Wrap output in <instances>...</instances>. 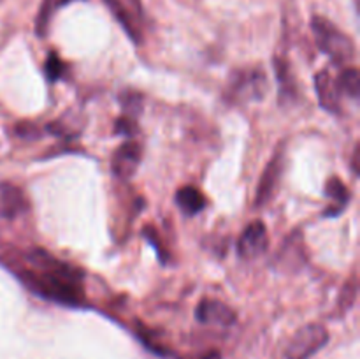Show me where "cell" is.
I'll use <instances>...</instances> for the list:
<instances>
[{
  "label": "cell",
  "mask_w": 360,
  "mask_h": 359,
  "mask_svg": "<svg viewBox=\"0 0 360 359\" xmlns=\"http://www.w3.org/2000/svg\"><path fill=\"white\" fill-rule=\"evenodd\" d=\"M28 263L32 270H23L21 280L35 294L62 305H79L83 299V271L79 267L56 260L44 250H34Z\"/></svg>",
  "instance_id": "6da1fadb"
},
{
  "label": "cell",
  "mask_w": 360,
  "mask_h": 359,
  "mask_svg": "<svg viewBox=\"0 0 360 359\" xmlns=\"http://www.w3.org/2000/svg\"><path fill=\"white\" fill-rule=\"evenodd\" d=\"M311 30L315 34L319 48L336 63L350 62L355 56V46L352 39L327 18L313 16Z\"/></svg>",
  "instance_id": "7a4b0ae2"
},
{
  "label": "cell",
  "mask_w": 360,
  "mask_h": 359,
  "mask_svg": "<svg viewBox=\"0 0 360 359\" xmlns=\"http://www.w3.org/2000/svg\"><path fill=\"white\" fill-rule=\"evenodd\" d=\"M327 344L329 331L322 324H308L294 334L285 352V359H311Z\"/></svg>",
  "instance_id": "3957f363"
},
{
  "label": "cell",
  "mask_w": 360,
  "mask_h": 359,
  "mask_svg": "<svg viewBox=\"0 0 360 359\" xmlns=\"http://www.w3.org/2000/svg\"><path fill=\"white\" fill-rule=\"evenodd\" d=\"M269 246L267 227L262 220H255L243 231L238 241V253L243 259H255Z\"/></svg>",
  "instance_id": "277c9868"
},
{
  "label": "cell",
  "mask_w": 360,
  "mask_h": 359,
  "mask_svg": "<svg viewBox=\"0 0 360 359\" xmlns=\"http://www.w3.org/2000/svg\"><path fill=\"white\" fill-rule=\"evenodd\" d=\"M141 146L134 141L122 144L118 150L115 151L111 160V169L115 172V176H118L120 180H130L136 175L137 168H139L141 162Z\"/></svg>",
  "instance_id": "5b68a950"
},
{
  "label": "cell",
  "mask_w": 360,
  "mask_h": 359,
  "mask_svg": "<svg viewBox=\"0 0 360 359\" xmlns=\"http://www.w3.org/2000/svg\"><path fill=\"white\" fill-rule=\"evenodd\" d=\"M195 319L202 324L229 327L236 322V313L218 299H202L195 310Z\"/></svg>",
  "instance_id": "8992f818"
},
{
  "label": "cell",
  "mask_w": 360,
  "mask_h": 359,
  "mask_svg": "<svg viewBox=\"0 0 360 359\" xmlns=\"http://www.w3.org/2000/svg\"><path fill=\"white\" fill-rule=\"evenodd\" d=\"M266 88V74L260 70H248V73L236 74V81L232 83V94L236 97L253 101V99H262Z\"/></svg>",
  "instance_id": "52a82bcc"
},
{
  "label": "cell",
  "mask_w": 360,
  "mask_h": 359,
  "mask_svg": "<svg viewBox=\"0 0 360 359\" xmlns=\"http://www.w3.org/2000/svg\"><path fill=\"white\" fill-rule=\"evenodd\" d=\"M28 210V199L23 190L13 183H0V218L13 220Z\"/></svg>",
  "instance_id": "ba28073f"
},
{
  "label": "cell",
  "mask_w": 360,
  "mask_h": 359,
  "mask_svg": "<svg viewBox=\"0 0 360 359\" xmlns=\"http://www.w3.org/2000/svg\"><path fill=\"white\" fill-rule=\"evenodd\" d=\"M315 90L319 95V102L326 111L341 113V94L338 90L336 80L330 76L329 70H320L315 76Z\"/></svg>",
  "instance_id": "9c48e42d"
},
{
  "label": "cell",
  "mask_w": 360,
  "mask_h": 359,
  "mask_svg": "<svg viewBox=\"0 0 360 359\" xmlns=\"http://www.w3.org/2000/svg\"><path fill=\"white\" fill-rule=\"evenodd\" d=\"M281 171H283V153L278 151V153H274L273 160L267 164L266 171H264L262 176H260V183H259V189H257V199H255L257 206H262V204H266L267 201L271 199L278 182H280Z\"/></svg>",
  "instance_id": "30bf717a"
},
{
  "label": "cell",
  "mask_w": 360,
  "mask_h": 359,
  "mask_svg": "<svg viewBox=\"0 0 360 359\" xmlns=\"http://www.w3.org/2000/svg\"><path fill=\"white\" fill-rule=\"evenodd\" d=\"M326 196L329 199H333V204L329 206V210H326V217H338L345 211V208L350 203V190L348 187L341 182L338 176L329 178L326 183Z\"/></svg>",
  "instance_id": "8fae6325"
},
{
  "label": "cell",
  "mask_w": 360,
  "mask_h": 359,
  "mask_svg": "<svg viewBox=\"0 0 360 359\" xmlns=\"http://www.w3.org/2000/svg\"><path fill=\"white\" fill-rule=\"evenodd\" d=\"M174 199L179 210L185 215H188V217L200 213V211L206 208V197H204L202 194H200V190H197L195 187H181V189L176 192Z\"/></svg>",
  "instance_id": "7c38bea8"
},
{
  "label": "cell",
  "mask_w": 360,
  "mask_h": 359,
  "mask_svg": "<svg viewBox=\"0 0 360 359\" xmlns=\"http://www.w3.org/2000/svg\"><path fill=\"white\" fill-rule=\"evenodd\" d=\"M336 84L341 95H347V97L357 101L360 95V74L355 67H347V69L341 70Z\"/></svg>",
  "instance_id": "4fadbf2b"
},
{
  "label": "cell",
  "mask_w": 360,
  "mask_h": 359,
  "mask_svg": "<svg viewBox=\"0 0 360 359\" xmlns=\"http://www.w3.org/2000/svg\"><path fill=\"white\" fill-rule=\"evenodd\" d=\"M104 4L109 7V11H111L112 16L118 20V23L125 28L127 34L132 37V41L139 42V32H137L136 25L132 23V16H130L129 11L125 9V6L122 4V0H104Z\"/></svg>",
  "instance_id": "5bb4252c"
},
{
  "label": "cell",
  "mask_w": 360,
  "mask_h": 359,
  "mask_svg": "<svg viewBox=\"0 0 360 359\" xmlns=\"http://www.w3.org/2000/svg\"><path fill=\"white\" fill-rule=\"evenodd\" d=\"M56 7V0H44L41 6V11L37 14V20H35V34L39 37H44L46 30H48L49 25V18H51L53 11Z\"/></svg>",
  "instance_id": "9a60e30c"
},
{
  "label": "cell",
  "mask_w": 360,
  "mask_h": 359,
  "mask_svg": "<svg viewBox=\"0 0 360 359\" xmlns=\"http://www.w3.org/2000/svg\"><path fill=\"white\" fill-rule=\"evenodd\" d=\"M44 73H46V77H48V81H51V83L58 81L60 77L63 76V73H65V65H63V62L58 58V55H56L55 51L49 53L48 58H46Z\"/></svg>",
  "instance_id": "2e32d148"
},
{
  "label": "cell",
  "mask_w": 360,
  "mask_h": 359,
  "mask_svg": "<svg viewBox=\"0 0 360 359\" xmlns=\"http://www.w3.org/2000/svg\"><path fill=\"white\" fill-rule=\"evenodd\" d=\"M120 102L123 104V108L130 113V115H136V113H141V108H143V97L136 92H125V94L120 97Z\"/></svg>",
  "instance_id": "e0dca14e"
},
{
  "label": "cell",
  "mask_w": 360,
  "mask_h": 359,
  "mask_svg": "<svg viewBox=\"0 0 360 359\" xmlns=\"http://www.w3.org/2000/svg\"><path fill=\"white\" fill-rule=\"evenodd\" d=\"M116 134H122V136H132L134 130H136V123H134V118L130 116H122V118L116 120V125H115Z\"/></svg>",
  "instance_id": "ac0fdd59"
},
{
  "label": "cell",
  "mask_w": 360,
  "mask_h": 359,
  "mask_svg": "<svg viewBox=\"0 0 360 359\" xmlns=\"http://www.w3.org/2000/svg\"><path fill=\"white\" fill-rule=\"evenodd\" d=\"M143 234H144V238H146L148 241H150L151 245L155 246V250H157V253H158V257H160L162 263H165V260H167V256H165V253L162 252V246L158 245L157 239H155V229L153 227H144L143 229Z\"/></svg>",
  "instance_id": "d6986e66"
},
{
  "label": "cell",
  "mask_w": 360,
  "mask_h": 359,
  "mask_svg": "<svg viewBox=\"0 0 360 359\" xmlns=\"http://www.w3.org/2000/svg\"><path fill=\"white\" fill-rule=\"evenodd\" d=\"M18 134L28 137V139H34V137L39 136V130L37 127H32L30 123H21V125H18Z\"/></svg>",
  "instance_id": "ffe728a7"
},
{
  "label": "cell",
  "mask_w": 360,
  "mask_h": 359,
  "mask_svg": "<svg viewBox=\"0 0 360 359\" xmlns=\"http://www.w3.org/2000/svg\"><path fill=\"white\" fill-rule=\"evenodd\" d=\"M352 169H354V172L357 175V171H359V146H355L354 155H352Z\"/></svg>",
  "instance_id": "44dd1931"
},
{
  "label": "cell",
  "mask_w": 360,
  "mask_h": 359,
  "mask_svg": "<svg viewBox=\"0 0 360 359\" xmlns=\"http://www.w3.org/2000/svg\"><path fill=\"white\" fill-rule=\"evenodd\" d=\"M204 359H221V355L218 352H210V354L204 355Z\"/></svg>",
  "instance_id": "7402d4cb"
},
{
  "label": "cell",
  "mask_w": 360,
  "mask_h": 359,
  "mask_svg": "<svg viewBox=\"0 0 360 359\" xmlns=\"http://www.w3.org/2000/svg\"><path fill=\"white\" fill-rule=\"evenodd\" d=\"M70 2H76V0H56V7H62V6H69Z\"/></svg>",
  "instance_id": "603a6c76"
},
{
  "label": "cell",
  "mask_w": 360,
  "mask_h": 359,
  "mask_svg": "<svg viewBox=\"0 0 360 359\" xmlns=\"http://www.w3.org/2000/svg\"><path fill=\"white\" fill-rule=\"evenodd\" d=\"M130 4H132V6H136L137 9H139V0H129Z\"/></svg>",
  "instance_id": "cb8c5ba5"
}]
</instances>
